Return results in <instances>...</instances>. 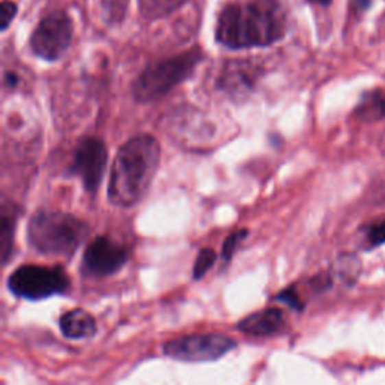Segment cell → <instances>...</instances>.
<instances>
[{
    "instance_id": "6da1fadb",
    "label": "cell",
    "mask_w": 385,
    "mask_h": 385,
    "mask_svg": "<svg viewBox=\"0 0 385 385\" xmlns=\"http://www.w3.org/2000/svg\"><path fill=\"white\" fill-rule=\"evenodd\" d=\"M289 20L280 0H238L218 12L215 41L229 50L265 49L280 43Z\"/></svg>"
},
{
    "instance_id": "7a4b0ae2",
    "label": "cell",
    "mask_w": 385,
    "mask_h": 385,
    "mask_svg": "<svg viewBox=\"0 0 385 385\" xmlns=\"http://www.w3.org/2000/svg\"><path fill=\"white\" fill-rule=\"evenodd\" d=\"M161 145L140 132L117 149L110 167L107 199L116 208H132L145 198L159 172Z\"/></svg>"
},
{
    "instance_id": "3957f363",
    "label": "cell",
    "mask_w": 385,
    "mask_h": 385,
    "mask_svg": "<svg viewBox=\"0 0 385 385\" xmlns=\"http://www.w3.org/2000/svg\"><path fill=\"white\" fill-rule=\"evenodd\" d=\"M88 235L84 220L59 209H39L27 223L29 246L44 256H74Z\"/></svg>"
},
{
    "instance_id": "277c9868",
    "label": "cell",
    "mask_w": 385,
    "mask_h": 385,
    "mask_svg": "<svg viewBox=\"0 0 385 385\" xmlns=\"http://www.w3.org/2000/svg\"><path fill=\"white\" fill-rule=\"evenodd\" d=\"M205 59L200 47L183 51L175 56L148 64L131 84V93L140 104L161 100L190 78Z\"/></svg>"
},
{
    "instance_id": "5b68a950",
    "label": "cell",
    "mask_w": 385,
    "mask_h": 385,
    "mask_svg": "<svg viewBox=\"0 0 385 385\" xmlns=\"http://www.w3.org/2000/svg\"><path fill=\"white\" fill-rule=\"evenodd\" d=\"M10 292L27 301H43L54 295H65L71 289V280L62 266L21 265L8 277Z\"/></svg>"
},
{
    "instance_id": "8992f818",
    "label": "cell",
    "mask_w": 385,
    "mask_h": 385,
    "mask_svg": "<svg viewBox=\"0 0 385 385\" xmlns=\"http://www.w3.org/2000/svg\"><path fill=\"white\" fill-rule=\"evenodd\" d=\"M238 342L223 333H196L164 342L163 353L183 363H211L237 348Z\"/></svg>"
},
{
    "instance_id": "52a82bcc",
    "label": "cell",
    "mask_w": 385,
    "mask_h": 385,
    "mask_svg": "<svg viewBox=\"0 0 385 385\" xmlns=\"http://www.w3.org/2000/svg\"><path fill=\"white\" fill-rule=\"evenodd\" d=\"M73 35L74 25L69 14L64 10H54L39 20L29 38V47L36 58L58 62L71 47Z\"/></svg>"
},
{
    "instance_id": "ba28073f",
    "label": "cell",
    "mask_w": 385,
    "mask_h": 385,
    "mask_svg": "<svg viewBox=\"0 0 385 385\" xmlns=\"http://www.w3.org/2000/svg\"><path fill=\"white\" fill-rule=\"evenodd\" d=\"M108 151L100 137H83L78 140L73 152L69 175L82 180L83 188L93 194L100 190L106 176Z\"/></svg>"
},
{
    "instance_id": "9c48e42d",
    "label": "cell",
    "mask_w": 385,
    "mask_h": 385,
    "mask_svg": "<svg viewBox=\"0 0 385 385\" xmlns=\"http://www.w3.org/2000/svg\"><path fill=\"white\" fill-rule=\"evenodd\" d=\"M128 250L107 235H100L86 247L80 271L88 279H104L119 272L128 262Z\"/></svg>"
},
{
    "instance_id": "30bf717a",
    "label": "cell",
    "mask_w": 385,
    "mask_h": 385,
    "mask_svg": "<svg viewBox=\"0 0 385 385\" xmlns=\"http://www.w3.org/2000/svg\"><path fill=\"white\" fill-rule=\"evenodd\" d=\"M264 68L248 59H233L223 64L215 80L218 91L232 100H242L255 91Z\"/></svg>"
},
{
    "instance_id": "8fae6325",
    "label": "cell",
    "mask_w": 385,
    "mask_h": 385,
    "mask_svg": "<svg viewBox=\"0 0 385 385\" xmlns=\"http://www.w3.org/2000/svg\"><path fill=\"white\" fill-rule=\"evenodd\" d=\"M286 324L285 313L279 307H266L250 313L246 318H242L237 328L241 333L253 337H270L280 333Z\"/></svg>"
},
{
    "instance_id": "7c38bea8",
    "label": "cell",
    "mask_w": 385,
    "mask_h": 385,
    "mask_svg": "<svg viewBox=\"0 0 385 385\" xmlns=\"http://www.w3.org/2000/svg\"><path fill=\"white\" fill-rule=\"evenodd\" d=\"M59 328L64 337L69 340L91 339L97 334V320L88 310L73 309L65 312L59 319Z\"/></svg>"
},
{
    "instance_id": "4fadbf2b",
    "label": "cell",
    "mask_w": 385,
    "mask_h": 385,
    "mask_svg": "<svg viewBox=\"0 0 385 385\" xmlns=\"http://www.w3.org/2000/svg\"><path fill=\"white\" fill-rule=\"evenodd\" d=\"M20 214V209L14 203H3L2 205V212H0V255H2L3 266H6L12 257L14 237Z\"/></svg>"
},
{
    "instance_id": "5bb4252c",
    "label": "cell",
    "mask_w": 385,
    "mask_h": 385,
    "mask_svg": "<svg viewBox=\"0 0 385 385\" xmlns=\"http://www.w3.org/2000/svg\"><path fill=\"white\" fill-rule=\"evenodd\" d=\"M188 0H139V12L148 21L167 19Z\"/></svg>"
},
{
    "instance_id": "9a60e30c",
    "label": "cell",
    "mask_w": 385,
    "mask_h": 385,
    "mask_svg": "<svg viewBox=\"0 0 385 385\" xmlns=\"http://www.w3.org/2000/svg\"><path fill=\"white\" fill-rule=\"evenodd\" d=\"M130 0H100L101 17L110 26L119 25L128 11Z\"/></svg>"
},
{
    "instance_id": "2e32d148",
    "label": "cell",
    "mask_w": 385,
    "mask_h": 385,
    "mask_svg": "<svg viewBox=\"0 0 385 385\" xmlns=\"http://www.w3.org/2000/svg\"><path fill=\"white\" fill-rule=\"evenodd\" d=\"M218 256L214 248H209V247L200 248L198 256H196L194 266H193V272H191L193 280H202L205 277L207 274L214 268Z\"/></svg>"
},
{
    "instance_id": "e0dca14e",
    "label": "cell",
    "mask_w": 385,
    "mask_h": 385,
    "mask_svg": "<svg viewBox=\"0 0 385 385\" xmlns=\"http://www.w3.org/2000/svg\"><path fill=\"white\" fill-rule=\"evenodd\" d=\"M360 261L353 255H342L336 262V271L345 281H353L358 276Z\"/></svg>"
},
{
    "instance_id": "ac0fdd59",
    "label": "cell",
    "mask_w": 385,
    "mask_h": 385,
    "mask_svg": "<svg viewBox=\"0 0 385 385\" xmlns=\"http://www.w3.org/2000/svg\"><path fill=\"white\" fill-rule=\"evenodd\" d=\"M248 235H250L248 229H240L232 232L229 237L226 238L222 250V259L224 265H229L232 262L235 253H237V250L242 244V241H244Z\"/></svg>"
},
{
    "instance_id": "d6986e66",
    "label": "cell",
    "mask_w": 385,
    "mask_h": 385,
    "mask_svg": "<svg viewBox=\"0 0 385 385\" xmlns=\"http://www.w3.org/2000/svg\"><path fill=\"white\" fill-rule=\"evenodd\" d=\"M276 301L286 304L288 307H290L295 312H303L304 310V301L301 300L300 294H298V290L295 289V286H289L285 288L276 295Z\"/></svg>"
},
{
    "instance_id": "ffe728a7",
    "label": "cell",
    "mask_w": 385,
    "mask_h": 385,
    "mask_svg": "<svg viewBox=\"0 0 385 385\" xmlns=\"http://www.w3.org/2000/svg\"><path fill=\"white\" fill-rule=\"evenodd\" d=\"M19 12V6L12 0H3L0 5V30L6 32L8 27L12 25L15 15Z\"/></svg>"
},
{
    "instance_id": "44dd1931",
    "label": "cell",
    "mask_w": 385,
    "mask_h": 385,
    "mask_svg": "<svg viewBox=\"0 0 385 385\" xmlns=\"http://www.w3.org/2000/svg\"><path fill=\"white\" fill-rule=\"evenodd\" d=\"M369 241H371L373 246L384 244L385 242V220L378 224L372 226L371 232H369Z\"/></svg>"
},
{
    "instance_id": "7402d4cb",
    "label": "cell",
    "mask_w": 385,
    "mask_h": 385,
    "mask_svg": "<svg viewBox=\"0 0 385 385\" xmlns=\"http://www.w3.org/2000/svg\"><path fill=\"white\" fill-rule=\"evenodd\" d=\"M5 83L8 84V86H17V83H19V75L15 74V73H8L6 75H5Z\"/></svg>"
},
{
    "instance_id": "603a6c76",
    "label": "cell",
    "mask_w": 385,
    "mask_h": 385,
    "mask_svg": "<svg viewBox=\"0 0 385 385\" xmlns=\"http://www.w3.org/2000/svg\"><path fill=\"white\" fill-rule=\"evenodd\" d=\"M372 3V0H355V5L358 8H361V10H366V8H369V5Z\"/></svg>"
},
{
    "instance_id": "cb8c5ba5",
    "label": "cell",
    "mask_w": 385,
    "mask_h": 385,
    "mask_svg": "<svg viewBox=\"0 0 385 385\" xmlns=\"http://www.w3.org/2000/svg\"><path fill=\"white\" fill-rule=\"evenodd\" d=\"M309 2L313 5H319V6H328V5H331L333 0H309Z\"/></svg>"
}]
</instances>
